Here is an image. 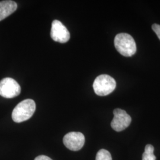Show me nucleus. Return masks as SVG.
<instances>
[{
    "mask_svg": "<svg viewBox=\"0 0 160 160\" xmlns=\"http://www.w3.org/2000/svg\"><path fill=\"white\" fill-rule=\"evenodd\" d=\"M115 48L122 55L130 57L137 52V45L133 38L128 33H119L114 38Z\"/></svg>",
    "mask_w": 160,
    "mask_h": 160,
    "instance_id": "obj_1",
    "label": "nucleus"
},
{
    "mask_svg": "<svg viewBox=\"0 0 160 160\" xmlns=\"http://www.w3.org/2000/svg\"><path fill=\"white\" fill-rule=\"evenodd\" d=\"M36 104L32 99H26L20 102L12 112V119L16 123H21L29 119L34 114Z\"/></svg>",
    "mask_w": 160,
    "mask_h": 160,
    "instance_id": "obj_2",
    "label": "nucleus"
},
{
    "mask_svg": "<svg viewBox=\"0 0 160 160\" xmlns=\"http://www.w3.org/2000/svg\"><path fill=\"white\" fill-rule=\"evenodd\" d=\"M116 82L113 78L109 75L102 74L98 76L93 83V89L99 96H106L113 92Z\"/></svg>",
    "mask_w": 160,
    "mask_h": 160,
    "instance_id": "obj_3",
    "label": "nucleus"
},
{
    "mask_svg": "<svg viewBox=\"0 0 160 160\" xmlns=\"http://www.w3.org/2000/svg\"><path fill=\"white\" fill-rule=\"evenodd\" d=\"M21 87L15 80L12 78H5L0 81V96L11 98L18 96Z\"/></svg>",
    "mask_w": 160,
    "mask_h": 160,
    "instance_id": "obj_4",
    "label": "nucleus"
},
{
    "mask_svg": "<svg viewBox=\"0 0 160 160\" xmlns=\"http://www.w3.org/2000/svg\"><path fill=\"white\" fill-rule=\"evenodd\" d=\"M113 114L114 118L111 122V126L115 131H122L130 125L131 117L126 111L120 109H114Z\"/></svg>",
    "mask_w": 160,
    "mask_h": 160,
    "instance_id": "obj_5",
    "label": "nucleus"
},
{
    "mask_svg": "<svg viewBox=\"0 0 160 160\" xmlns=\"http://www.w3.org/2000/svg\"><path fill=\"white\" fill-rule=\"evenodd\" d=\"M63 143L69 149L77 151L83 147L85 143V137L79 132H69L64 136Z\"/></svg>",
    "mask_w": 160,
    "mask_h": 160,
    "instance_id": "obj_6",
    "label": "nucleus"
},
{
    "mask_svg": "<svg viewBox=\"0 0 160 160\" xmlns=\"http://www.w3.org/2000/svg\"><path fill=\"white\" fill-rule=\"evenodd\" d=\"M51 36L54 41L64 43L69 40L70 33L62 23L59 20H55L52 23Z\"/></svg>",
    "mask_w": 160,
    "mask_h": 160,
    "instance_id": "obj_7",
    "label": "nucleus"
},
{
    "mask_svg": "<svg viewBox=\"0 0 160 160\" xmlns=\"http://www.w3.org/2000/svg\"><path fill=\"white\" fill-rule=\"evenodd\" d=\"M17 8V3L13 1H0V21L11 15Z\"/></svg>",
    "mask_w": 160,
    "mask_h": 160,
    "instance_id": "obj_8",
    "label": "nucleus"
},
{
    "mask_svg": "<svg viewBox=\"0 0 160 160\" xmlns=\"http://www.w3.org/2000/svg\"><path fill=\"white\" fill-rule=\"evenodd\" d=\"M154 148L152 145H147L145 148V151L142 154V160H156V157L154 154Z\"/></svg>",
    "mask_w": 160,
    "mask_h": 160,
    "instance_id": "obj_9",
    "label": "nucleus"
},
{
    "mask_svg": "<svg viewBox=\"0 0 160 160\" xmlns=\"http://www.w3.org/2000/svg\"><path fill=\"white\" fill-rule=\"evenodd\" d=\"M96 160H112V158L108 150L102 149L98 151Z\"/></svg>",
    "mask_w": 160,
    "mask_h": 160,
    "instance_id": "obj_10",
    "label": "nucleus"
},
{
    "mask_svg": "<svg viewBox=\"0 0 160 160\" xmlns=\"http://www.w3.org/2000/svg\"><path fill=\"white\" fill-rule=\"evenodd\" d=\"M152 29L157 35L158 39L160 40V25L158 24H154L152 26Z\"/></svg>",
    "mask_w": 160,
    "mask_h": 160,
    "instance_id": "obj_11",
    "label": "nucleus"
},
{
    "mask_svg": "<svg viewBox=\"0 0 160 160\" xmlns=\"http://www.w3.org/2000/svg\"><path fill=\"white\" fill-rule=\"evenodd\" d=\"M34 160H52L49 157L46 155H39Z\"/></svg>",
    "mask_w": 160,
    "mask_h": 160,
    "instance_id": "obj_12",
    "label": "nucleus"
}]
</instances>
